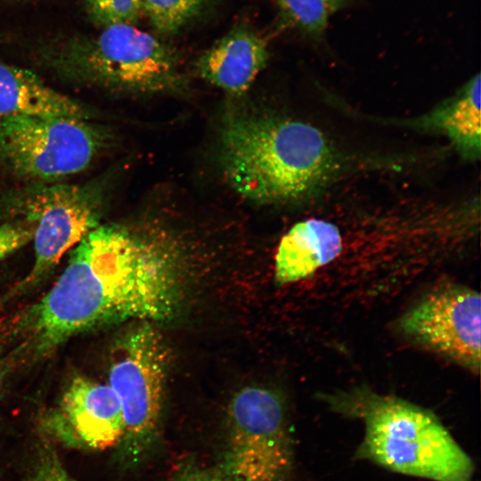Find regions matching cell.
Here are the masks:
<instances>
[{
    "label": "cell",
    "mask_w": 481,
    "mask_h": 481,
    "mask_svg": "<svg viewBox=\"0 0 481 481\" xmlns=\"http://www.w3.org/2000/svg\"><path fill=\"white\" fill-rule=\"evenodd\" d=\"M51 289L20 318L34 355H44L85 331L130 319L165 321L179 302L171 258L119 224H99L71 250Z\"/></svg>",
    "instance_id": "obj_1"
},
{
    "label": "cell",
    "mask_w": 481,
    "mask_h": 481,
    "mask_svg": "<svg viewBox=\"0 0 481 481\" xmlns=\"http://www.w3.org/2000/svg\"><path fill=\"white\" fill-rule=\"evenodd\" d=\"M219 159L230 186L261 204L308 197L341 167L339 154L315 126L251 110L223 119Z\"/></svg>",
    "instance_id": "obj_2"
},
{
    "label": "cell",
    "mask_w": 481,
    "mask_h": 481,
    "mask_svg": "<svg viewBox=\"0 0 481 481\" xmlns=\"http://www.w3.org/2000/svg\"><path fill=\"white\" fill-rule=\"evenodd\" d=\"M318 398L332 412L363 423L356 459L432 481H471L472 460L431 411L367 386Z\"/></svg>",
    "instance_id": "obj_3"
},
{
    "label": "cell",
    "mask_w": 481,
    "mask_h": 481,
    "mask_svg": "<svg viewBox=\"0 0 481 481\" xmlns=\"http://www.w3.org/2000/svg\"><path fill=\"white\" fill-rule=\"evenodd\" d=\"M36 59L59 80L86 89L175 94L187 84L175 50L131 24L53 40L37 49Z\"/></svg>",
    "instance_id": "obj_4"
},
{
    "label": "cell",
    "mask_w": 481,
    "mask_h": 481,
    "mask_svg": "<svg viewBox=\"0 0 481 481\" xmlns=\"http://www.w3.org/2000/svg\"><path fill=\"white\" fill-rule=\"evenodd\" d=\"M111 129L94 119L38 115L0 118V175L46 183L84 172L110 148Z\"/></svg>",
    "instance_id": "obj_5"
},
{
    "label": "cell",
    "mask_w": 481,
    "mask_h": 481,
    "mask_svg": "<svg viewBox=\"0 0 481 481\" xmlns=\"http://www.w3.org/2000/svg\"><path fill=\"white\" fill-rule=\"evenodd\" d=\"M109 183L102 176L83 183H11L0 187V211L35 224L34 264L16 291L38 282L100 224Z\"/></svg>",
    "instance_id": "obj_6"
},
{
    "label": "cell",
    "mask_w": 481,
    "mask_h": 481,
    "mask_svg": "<svg viewBox=\"0 0 481 481\" xmlns=\"http://www.w3.org/2000/svg\"><path fill=\"white\" fill-rule=\"evenodd\" d=\"M293 455L281 396L258 386L238 391L228 406L224 448L216 470L229 481H289Z\"/></svg>",
    "instance_id": "obj_7"
},
{
    "label": "cell",
    "mask_w": 481,
    "mask_h": 481,
    "mask_svg": "<svg viewBox=\"0 0 481 481\" xmlns=\"http://www.w3.org/2000/svg\"><path fill=\"white\" fill-rule=\"evenodd\" d=\"M168 352L159 332L139 325L122 341L109 372V385L122 409L124 432L118 447L126 466L146 459L160 427Z\"/></svg>",
    "instance_id": "obj_8"
},
{
    "label": "cell",
    "mask_w": 481,
    "mask_h": 481,
    "mask_svg": "<svg viewBox=\"0 0 481 481\" xmlns=\"http://www.w3.org/2000/svg\"><path fill=\"white\" fill-rule=\"evenodd\" d=\"M397 327L415 344L478 374L481 300L477 291L458 283L442 284L405 312Z\"/></svg>",
    "instance_id": "obj_9"
},
{
    "label": "cell",
    "mask_w": 481,
    "mask_h": 481,
    "mask_svg": "<svg viewBox=\"0 0 481 481\" xmlns=\"http://www.w3.org/2000/svg\"><path fill=\"white\" fill-rule=\"evenodd\" d=\"M53 433L69 445L105 450L118 445L124 432L119 399L109 384L75 377L60 408L48 417Z\"/></svg>",
    "instance_id": "obj_10"
},
{
    "label": "cell",
    "mask_w": 481,
    "mask_h": 481,
    "mask_svg": "<svg viewBox=\"0 0 481 481\" xmlns=\"http://www.w3.org/2000/svg\"><path fill=\"white\" fill-rule=\"evenodd\" d=\"M269 59L266 42L248 25H236L196 61L197 74L232 95L251 86Z\"/></svg>",
    "instance_id": "obj_11"
},
{
    "label": "cell",
    "mask_w": 481,
    "mask_h": 481,
    "mask_svg": "<svg viewBox=\"0 0 481 481\" xmlns=\"http://www.w3.org/2000/svg\"><path fill=\"white\" fill-rule=\"evenodd\" d=\"M20 115L94 118L89 106L54 89L33 71L0 61V118Z\"/></svg>",
    "instance_id": "obj_12"
},
{
    "label": "cell",
    "mask_w": 481,
    "mask_h": 481,
    "mask_svg": "<svg viewBox=\"0 0 481 481\" xmlns=\"http://www.w3.org/2000/svg\"><path fill=\"white\" fill-rule=\"evenodd\" d=\"M339 228L326 220L307 219L283 235L275 256V280L291 283L312 275L342 250Z\"/></svg>",
    "instance_id": "obj_13"
},
{
    "label": "cell",
    "mask_w": 481,
    "mask_h": 481,
    "mask_svg": "<svg viewBox=\"0 0 481 481\" xmlns=\"http://www.w3.org/2000/svg\"><path fill=\"white\" fill-rule=\"evenodd\" d=\"M411 123L444 133L462 158L478 159L481 151L480 76L477 74L454 96Z\"/></svg>",
    "instance_id": "obj_14"
},
{
    "label": "cell",
    "mask_w": 481,
    "mask_h": 481,
    "mask_svg": "<svg viewBox=\"0 0 481 481\" xmlns=\"http://www.w3.org/2000/svg\"><path fill=\"white\" fill-rule=\"evenodd\" d=\"M282 20L289 26L318 37L329 19L344 8L349 0H273Z\"/></svg>",
    "instance_id": "obj_15"
},
{
    "label": "cell",
    "mask_w": 481,
    "mask_h": 481,
    "mask_svg": "<svg viewBox=\"0 0 481 481\" xmlns=\"http://www.w3.org/2000/svg\"><path fill=\"white\" fill-rule=\"evenodd\" d=\"M207 0H142L144 13L161 34L174 35L203 10Z\"/></svg>",
    "instance_id": "obj_16"
},
{
    "label": "cell",
    "mask_w": 481,
    "mask_h": 481,
    "mask_svg": "<svg viewBox=\"0 0 481 481\" xmlns=\"http://www.w3.org/2000/svg\"><path fill=\"white\" fill-rule=\"evenodd\" d=\"M86 13L100 28L135 24L143 14L142 0H84Z\"/></svg>",
    "instance_id": "obj_17"
},
{
    "label": "cell",
    "mask_w": 481,
    "mask_h": 481,
    "mask_svg": "<svg viewBox=\"0 0 481 481\" xmlns=\"http://www.w3.org/2000/svg\"><path fill=\"white\" fill-rule=\"evenodd\" d=\"M34 231V223L24 218L0 224V261L32 240Z\"/></svg>",
    "instance_id": "obj_18"
},
{
    "label": "cell",
    "mask_w": 481,
    "mask_h": 481,
    "mask_svg": "<svg viewBox=\"0 0 481 481\" xmlns=\"http://www.w3.org/2000/svg\"><path fill=\"white\" fill-rule=\"evenodd\" d=\"M25 481H77L69 474L55 452L41 449Z\"/></svg>",
    "instance_id": "obj_19"
},
{
    "label": "cell",
    "mask_w": 481,
    "mask_h": 481,
    "mask_svg": "<svg viewBox=\"0 0 481 481\" xmlns=\"http://www.w3.org/2000/svg\"><path fill=\"white\" fill-rule=\"evenodd\" d=\"M172 481H229L217 470L203 469L197 467H186L181 469Z\"/></svg>",
    "instance_id": "obj_20"
},
{
    "label": "cell",
    "mask_w": 481,
    "mask_h": 481,
    "mask_svg": "<svg viewBox=\"0 0 481 481\" xmlns=\"http://www.w3.org/2000/svg\"><path fill=\"white\" fill-rule=\"evenodd\" d=\"M3 378H4V368L1 367V365H0V389H1V385H2V382H3Z\"/></svg>",
    "instance_id": "obj_21"
}]
</instances>
